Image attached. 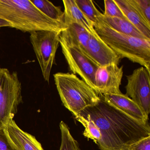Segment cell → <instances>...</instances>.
Returning <instances> with one entry per match:
<instances>
[{
  "instance_id": "17",
  "label": "cell",
  "mask_w": 150,
  "mask_h": 150,
  "mask_svg": "<svg viewBox=\"0 0 150 150\" xmlns=\"http://www.w3.org/2000/svg\"><path fill=\"white\" fill-rule=\"evenodd\" d=\"M30 1L45 16L54 21L65 23L64 12L60 7L54 6L47 0H32Z\"/></svg>"
},
{
  "instance_id": "5",
  "label": "cell",
  "mask_w": 150,
  "mask_h": 150,
  "mask_svg": "<svg viewBox=\"0 0 150 150\" xmlns=\"http://www.w3.org/2000/svg\"><path fill=\"white\" fill-rule=\"evenodd\" d=\"M22 102L21 84L16 72L0 68V129L6 128Z\"/></svg>"
},
{
  "instance_id": "24",
  "label": "cell",
  "mask_w": 150,
  "mask_h": 150,
  "mask_svg": "<svg viewBox=\"0 0 150 150\" xmlns=\"http://www.w3.org/2000/svg\"><path fill=\"white\" fill-rule=\"evenodd\" d=\"M127 150H150V136L143 138L132 144Z\"/></svg>"
},
{
  "instance_id": "8",
  "label": "cell",
  "mask_w": 150,
  "mask_h": 150,
  "mask_svg": "<svg viewBox=\"0 0 150 150\" xmlns=\"http://www.w3.org/2000/svg\"><path fill=\"white\" fill-rule=\"evenodd\" d=\"M126 78L125 95L136 103L148 116L150 112V71L142 67L135 69Z\"/></svg>"
},
{
  "instance_id": "23",
  "label": "cell",
  "mask_w": 150,
  "mask_h": 150,
  "mask_svg": "<svg viewBox=\"0 0 150 150\" xmlns=\"http://www.w3.org/2000/svg\"><path fill=\"white\" fill-rule=\"evenodd\" d=\"M0 150H19L10 139L6 128L0 129Z\"/></svg>"
},
{
  "instance_id": "1",
  "label": "cell",
  "mask_w": 150,
  "mask_h": 150,
  "mask_svg": "<svg viewBox=\"0 0 150 150\" xmlns=\"http://www.w3.org/2000/svg\"><path fill=\"white\" fill-rule=\"evenodd\" d=\"M96 105L80 114L89 117L99 128L101 138L97 143L100 150H127L137 140L150 136L149 122H139L104 101L102 95Z\"/></svg>"
},
{
  "instance_id": "19",
  "label": "cell",
  "mask_w": 150,
  "mask_h": 150,
  "mask_svg": "<svg viewBox=\"0 0 150 150\" xmlns=\"http://www.w3.org/2000/svg\"><path fill=\"white\" fill-rule=\"evenodd\" d=\"M61 131V142L59 150H81L78 141L70 132L67 125L61 121L59 124Z\"/></svg>"
},
{
  "instance_id": "2",
  "label": "cell",
  "mask_w": 150,
  "mask_h": 150,
  "mask_svg": "<svg viewBox=\"0 0 150 150\" xmlns=\"http://www.w3.org/2000/svg\"><path fill=\"white\" fill-rule=\"evenodd\" d=\"M0 19L9 23L11 28L23 32H62L67 28L64 23L45 16L29 0H0Z\"/></svg>"
},
{
  "instance_id": "7",
  "label": "cell",
  "mask_w": 150,
  "mask_h": 150,
  "mask_svg": "<svg viewBox=\"0 0 150 150\" xmlns=\"http://www.w3.org/2000/svg\"><path fill=\"white\" fill-rule=\"evenodd\" d=\"M59 41L71 71L73 74L79 75L81 79L96 91L95 77L100 67L79 47L65 39L61 33Z\"/></svg>"
},
{
  "instance_id": "20",
  "label": "cell",
  "mask_w": 150,
  "mask_h": 150,
  "mask_svg": "<svg viewBox=\"0 0 150 150\" xmlns=\"http://www.w3.org/2000/svg\"><path fill=\"white\" fill-rule=\"evenodd\" d=\"M79 8L93 23H96L98 18L102 14L96 8L91 0H75Z\"/></svg>"
},
{
  "instance_id": "3",
  "label": "cell",
  "mask_w": 150,
  "mask_h": 150,
  "mask_svg": "<svg viewBox=\"0 0 150 150\" xmlns=\"http://www.w3.org/2000/svg\"><path fill=\"white\" fill-rule=\"evenodd\" d=\"M94 28L100 38L121 59H128L150 71V41L117 32L99 19Z\"/></svg>"
},
{
  "instance_id": "4",
  "label": "cell",
  "mask_w": 150,
  "mask_h": 150,
  "mask_svg": "<svg viewBox=\"0 0 150 150\" xmlns=\"http://www.w3.org/2000/svg\"><path fill=\"white\" fill-rule=\"evenodd\" d=\"M53 76L63 104L74 116L96 105L100 100V95L75 74L59 72Z\"/></svg>"
},
{
  "instance_id": "10",
  "label": "cell",
  "mask_w": 150,
  "mask_h": 150,
  "mask_svg": "<svg viewBox=\"0 0 150 150\" xmlns=\"http://www.w3.org/2000/svg\"><path fill=\"white\" fill-rule=\"evenodd\" d=\"M88 55L99 67L110 64L119 65L121 58L108 46L95 30L90 33L88 42Z\"/></svg>"
},
{
  "instance_id": "18",
  "label": "cell",
  "mask_w": 150,
  "mask_h": 150,
  "mask_svg": "<svg viewBox=\"0 0 150 150\" xmlns=\"http://www.w3.org/2000/svg\"><path fill=\"white\" fill-rule=\"evenodd\" d=\"M75 119L85 127L83 136L93 140L97 144L101 138V133L99 128L93 121L86 115L80 114L75 117Z\"/></svg>"
},
{
  "instance_id": "15",
  "label": "cell",
  "mask_w": 150,
  "mask_h": 150,
  "mask_svg": "<svg viewBox=\"0 0 150 150\" xmlns=\"http://www.w3.org/2000/svg\"><path fill=\"white\" fill-rule=\"evenodd\" d=\"M125 18L150 40V26L130 3L129 0H114Z\"/></svg>"
},
{
  "instance_id": "6",
  "label": "cell",
  "mask_w": 150,
  "mask_h": 150,
  "mask_svg": "<svg viewBox=\"0 0 150 150\" xmlns=\"http://www.w3.org/2000/svg\"><path fill=\"white\" fill-rule=\"evenodd\" d=\"M61 32L38 30L30 33V41L42 70L44 79L50 82Z\"/></svg>"
},
{
  "instance_id": "13",
  "label": "cell",
  "mask_w": 150,
  "mask_h": 150,
  "mask_svg": "<svg viewBox=\"0 0 150 150\" xmlns=\"http://www.w3.org/2000/svg\"><path fill=\"white\" fill-rule=\"evenodd\" d=\"M66 25L67 26V28L62 31L61 35L67 41L79 47L88 56V42L90 33L79 24L74 23Z\"/></svg>"
},
{
  "instance_id": "16",
  "label": "cell",
  "mask_w": 150,
  "mask_h": 150,
  "mask_svg": "<svg viewBox=\"0 0 150 150\" xmlns=\"http://www.w3.org/2000/svg\"><path fill=\"white\" fill-rule=\"evenodd\" d=\"M98 19L117 32L140 39L150 41L136 27L126 19L104 16L103 14Z\"/></svg>"
},
{
  "instance_id": "11",
  "label": "cell",
  "mask_w": 150,
  "mask_h": 150,
  "mask_svg": "<svg viewBox=\"0 0 150 150\" xmlns=\"http://www.w3.org/2000/svg\"><path fill=\"white\" fill-rule=\"evenodd\" d=\"M103 97L107 103L133 119L144 122H148V116L146 115L136 103L125 94L122 93L110 94L103 95Z\"/></svg>"
},
{
  "instance_id": "21",
  "label": "cell",
  "mask_w": 150,
  "mask_h": 150,
  "mask_svg": "<svg viewBox=\"0 0 150 150\" xmlns=\"http://www.w3.org/2000/svg\"><path fill=\"white\" fill-rule=\"evenodd\" d=\"M129 1L150 26V0H129Z\"/></svg>"
},
{
  "instance_id": "12",
  "label": "cell",
  "mask_w": 150,
  "mask_h": 150,
  "mask_svg": "<svg viewBox=\"0 0 150 150\" xmlns=\"http://www.w3.org/2000/svg\"><path fill=\"white\" fill-rule=\"evenodd\" d=\"M8 136L19 150H44L35 137L20 129L13 119L6 127Z\"/></svg>"
},
{
  "instance_id": "9",
  "label": "cell",
  "mask_w": 150,
  "mask_h": 150,
  "mask_svg": "<svg viewBox=\"0 0 150 150\" xmlns=\"http://www.w3.org/2000/svg\"><path fill=\"white\" fill-rule=\"evenodd\" d=\"M123 67L113 64L100 67L96 73L95 86L99 95L121 93Z\"/></svg>"
},
{
  "instance_id": "25",
  "label": "cell",
  "mask_w": 150,
  "mask_h": 150,
  "mask_svg": "<svg viewBox=\"0 0 150 150\" xmlns=\"http://www.w3.org/2000/svg\"><path fill=\"white\" fill-rule=\"evenodd\" d=\"M6 27H11V24L8 22L0 19V28Z\"/></svg>"
},
{
  "instance_id": "22",
  "label": "cell",
  "mask_w": 150,
  "mask_h": 150,
  "mask_svg": "<svg viewBox=\"0 0 150 150\" xmlns=\"http://www.w3.org/2000/svg\"><path fill=\"white\" fill-rule=\"evenodd\" d=\"M104 16L126 19L114 0H104Z\"/></svg>"
},
{
  "instance_id": "14",
  "label": "cell",
  "mask_w": 150,
  "mask_h": 150,
  "mask_svg": "<svg viewBox=\"0 0 150 150\" xmlns=\"http://www.w3.org/2000/svg\"><path fill=\"white\" fill-rule=\"evenodd\" d=\"M64 7V22L66 24L74 23L79 24L89 33L94 30L93 23L79 8L75 0H63Z\"/></svg>"
}]
</instances>
